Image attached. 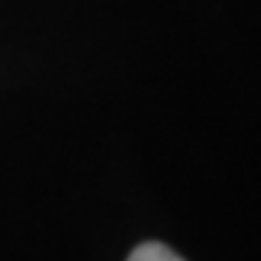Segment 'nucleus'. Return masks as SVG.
Returning a JSON list of instances; mask_svg holds the SVG:
<instances>
[{"instance_id": "1", "label": "nucleus", "mask_w": 261, "mask_h": 261, "mask_svg": "<svg viewBox=\"0 0 261 261\" xmlns=\"http://www.w3.org/2000/svg\"><path fill=\"white\" fill-rule=\"evenodd\" d=\"M128 261H183V258L171 247H166V244L148 241V244H140L137 250L130 252Z\"/></svg>"}]
</instances>
